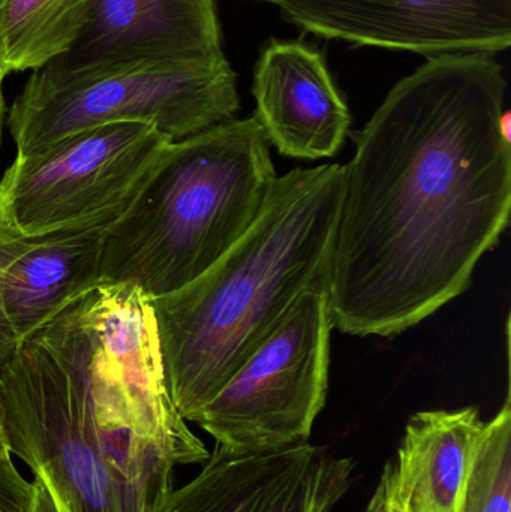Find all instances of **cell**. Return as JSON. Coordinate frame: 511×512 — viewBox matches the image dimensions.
Masks as SVG:
<instances>
[{
	"mask_svg": "<svg viewBox=\"0 0 511 512\" xmlns=\"http://www.w3.org/2000/svg\"><path fill=\"white\" fill-rule=\"evenodd\" d=\"M324 39L428 57L511 45V0H267Z\"/></svg>",
	"mask_w": 511,
	"mask_h": 512,
	"instance_id": "10",
	"label": "cell"
},
{
	"mask_svg": "<svg viewBox=\"0 0 511 512\" xmlns=\"http://www.w3.org/2000/svg\"><path fill=\"white\" fill-rule=\"evenodd\" d=\"M276 177L254 117L168 144L105 231L99 283L137 286L150 300L183 288L254 225Z\"/></svg>",
	"mask_w": 511,
	"mask_h": 512,
	"instance_id": "3",
	"label": "cell"
},
{
	"mask_svg": "<svg viewBox=\"0 0 511 512\" xmlns=\"http://www.w3.org/2000/svg\"><path fill=\"white\" fill-rule=\"evenodd\" d=\"M485 423L474 406L417 412L366 512H461Z\"/></svg>",
	"mask_w": 511,
	"mask_h": 512,
	"instance_id": "13",
	"label": "cell"
},
{
	"mask_svg": "<svg viewBox=\"0 0 511 512\" xmlns=\"http://www.w3.org/2000/svg\"><path fill=\"white\" fill-rule=\"evenodd\" d=\"M32 483L18 472L9 453H0V512H27Z\"/></svg>",
	"mask_w": 511,
	"mask_h": 512,
	"instance_id": "18",
	"label": "cell"
},
{
	"mask_svg": "<svg viewBox=\"0 0 511 512\" xmlns=\"http://www.w3.org/2000/svg\"><path fill=\"white\" fill-rule=\"evenodd\" d=\"M33 336L83 387L102 423L155 442L176 465L209 459L174 408L159 364L140 346L102 333L83 295Z\"/></svg>",
	"mask_w": 511,
	"mask_h": 512,
	"instance_id": "9",
	"label": "cell"
},
{
	"mask_svg": "<svg viewBox=\"0 0 511 512\" xmlns=\"http://www.w3.org/2000/svg\"><path fill=\"white\" fill-rule=\"evenodd\" d=\"M511 403L485 423L461 512H510L511 505Z\"/></svg>",
	"mask_w": 511,
	"mask_h": 512,
	"instance_id": "16",
	"label": "cell"
},
{
	"mask_svg": "<svg viewBox=\"0 0 511 512\" xmlns=\"http://www.w3.org/2000/svg\"><path fill=\"white\" fill-rule=\"evenodd\" d=\"M93 0H0V77L36 71L68 50Z\"/></svg>",
	"mask_w": 511,
	"mask_h": 512,
	"instance_id": "15",
	"label": "cell"
},
{
	"mask_svg": "<svg viewBox=\"0 0 511 512\" xmlns=\"http://www.w3.org/2000/svg\"><path fill=\"white\" fill-rule=\"evenodd\" d=\"M344 165L276 177L263 212L209 270L153 298L165 382L194 423L303 291L330 279Z\"/></svg>",
	"mask_w": 511,
	"mask_h": 512,
	"instance_id": "2",
	"label": "cell"
},
{
	"mask_svg": "<svg viewBox=\"0 0 511 512\" xmlns=\"http://www.w3.org/2000/svg\"><path fill=\"white\" fill-rule=\"evenodd\" d=\"M257 2H267V0H257Z\"/></svg>",
	"mask_w": 511,
	"mask_h": 512,
	"instance_id": "22",
	"label": "cell"
},
{
	"mask_svg": "<svg viewBox=\"0 0 511 512\" xmlns=\"http://www.w3.org/2000/svg\"><path fill=\"white\" fill-rule=\"evenodd\" d=\"M507 78L494 54H444L399 81L344 165L333 327L390 337L464 294L510 222Z\"/></svg>",
	"mask_w": 511,
	"mask_h": 512,
	"instance_id": "1",
	"label": "cell"
},
{
	"mask_svg": "<svg viewBox=\"0 0 511 512\" xmlns=\"http://www.w3.org/2000/svg\"><path fill=\"white\" fill-rule=\"evenodd\" d=\"M114 221L99 219L45 234L8 265L3 310L21 342L99 285L105 231Z\"/></svg>",
	"mask_w": 511,
	"mask_h": 512,
	"instance_id": "14",
	"label": "cell"
},
{
	"mask_svg": "<svg viewBox=\"0 0 511 512\" xmlns=\"http://www.w3.org/2000/svg\"><path fill=\"white\" fill-rule=\"evenodd\" d=\"M0 426L9 454L44 483L59 512H155L173 489L170 454L102 423L36 336L0 370Z\"/></svg>",
	"mask_w": 511,
	"mask_h": 512,
	"instance_id": "4",
	"label": "cell"
},
{
	"mask_svg": "<svg viewBox=\"0 0 511 512\" xmlns=\"http://www.w3.org/2000/svg\"><path fill=\"white\" fill-rule=\"evenodd\" d=\"M353 471V460L309 442L249 454L216 445L200 474L155 512H332Z\"/></svg>",
	"mask_w": 511,
	"mask_h": 512,
	"instance_id": "11",
	"label": "cell"
},
{
	"mask_svg": "<svg viewBox=\"0 0 511 512\" xmlns=\"http://www.w3.org/2000/svg\"><path fill=\"white\" fill-rule=\"evenodd\" d=\"M239 108L237 75L224 60L209 68L135 69L53 92L21 90L8 126L17 156H30L110 123H144L174 143L230 122Z\"/></svg>",
	"mask_w": 511,
	"mask_h": 512,
	"instance_id": "7",
	"label": "cell"
},
{
	"mask_svg": "<svg viewBox=\"0 0 511 512\" xmlns=\"http://www.w3.org/2000/svg\"><path fill=\"white\" fill-rule=\"evenodd\" d=\"M252 93V117L279 155L306 161L338 155L351 114L317 48L272 39L255 65Z\"/></svg>",
	"mask_w": 511,
	"mask_h": 512,
	"instance_id": "12",
	"label": "cell"
},
{
	"mask_svg": "<svg viewBox=\"0 0 511 512\" xmlns=\"http://www.w3.org/2000/svg\"><path fill=\"white\" fill-rule=\"evenodd\" d=\"M227 60L215 0H93L65 53L23 92L44 93L146 68H209Z\"/></svg>",
	"mask_w": 511,
	"mask_h": 512,
	"instance_id": "8",
	"label": "cell"
},
{
	"mask_svg": "<svg viewBox=\"0 0 511 512\" xmlns=\"http://www.w3.org/2000/svg\"><path fill=\"white\" fill-rule=\"evenodd\" d=\"M0 453H9L6 448L5 438H3L2 426H0Z\"/></svg>",
	"mask_w": 511,
	"mask_h": 512,
	"instance_id": "21",
	"label": "cell"
},
{
	"mask_svg": "<svg viewBox=\"0 0 511 512\" xmlns=\"http://www.w3.org/2000/svg\"><path fill=\"white\" fill-rule=\"evenodd\" d=\"M32 487V501H30L29 511L27 512H59L53 496L50 495L41 480L33 478Z\"/></svg>",
	"mask_w": 511,
	"mask_h": 512,
	"instance_id": "19",
	"label": "cell"
},
{
	"mask_svg": "<svg viewBox=\"0 0 511 512\" xmlns=\"http://www.w3.org/2000/svg\"><path fill=\"white\" fill-rule=\"evenodd\" d=\"M332 330L329 279H324L302 292L194 423L231 453L308 442L326 405Z\"/></svg>",
	"mask_w": 511,
	"mask_h": 512,
	"instance_id": "5",
	"label": "cell"
},
{
	"mask_svg": "<svg viewBox=\"0 0 511 512\" xmlns=\"http://www.w3.org/2000/svg\"><path fill=\"white\" fill-rule=\"evenodd\" d=\"M2 84L3 78L0 77V143H2L3 116H5V99H3Z\"/></svg>",
	"mask_w": 511,
	"mask_h": 512,
	"instance_id": "20",
	"label": "cell"
},
{
	"mask_svg": "<svg viewBox=\"0 0 511 512\" xmlns=\"http://www.w3.org/2000/svg\"><path fill=\"white\" fill-rule=\"evenodd\" d=\"M171 143L144 123H110L15 156L0 177V227L35 239L117 219Z\"/></svg>",
	"mask_w": 511,
	"mask_h": 512,
	"instance_id": "6",
	"label": "cell"
},
{
	"mask_svg": "<svg viewBox=\"0 0 511 512\" xmlns=\"http://www.w3.org/2000/svg\"><path fill=\"white\" fill-rule=\"evenodd\" d=\"M35 239H26V237L17 236L12 231L0 227V370L6 363L14 357L20 346L21 340L18 339L15 331L12 330L5 310L2 304V280L6 268L14 259L26 252L30 246L35 243Z\"/></svg>",
	"mask_w": 511,
	"mask_h": 512,
	"instance_id": "17",
	"label": "cell"
}]
</instances>
